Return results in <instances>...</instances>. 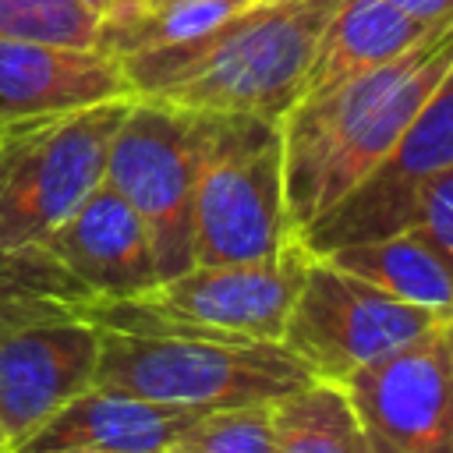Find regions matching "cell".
Masks as SVG:
<instances>
[{
	"label": "cell",
	"instance_id": "cell-1",
	"mask_svg": "<svg viewBox=\"0 0 453 453\" xmlns=\"http://www.w3.org/2000/svg\"><path fill=\"white\" fill-rule=\"evenodd\" d=\"M453 67V21L389 64L297 99L280 120L290 234L319 223L400 142Z\"/></svg>",
	"mask_w": 453,
	"mask_h": 453
},
{
	"label": "cell",
	"instance_id": "cell-2",
	"mask_svg": "<svg viewBox=\"0 0 453 453\" xmlns=\"http://www.w3.org/2000/svg\"><path fill=\"white\" fill-rule=\"evenodd\" d=\"M340 0L251 4L205 35L120 57L131 92L198 113L280 124L304 96L319 35Z\"/></svg>",
	"mask_w": 453,
	"mask_h": 453
},
{
	"label": "cell",
	"instance_id": "cell-3",
	"mask_svg": "<svg viewBox=\"0 0 453 453\" xmlns=\"http://www.w3.org/2000/svg\"><path fill=\"white\" fill-rule=\"evenodd\" d=\"M308 379L311 372L280 340H202L99 329L92 386L163 407L223 411L273 403Z\"/></svg>",
	"mask_w": 453,
	"mask_h": 453
},
{
	"label": "cell",
	"instance_id": "cell-4",
	"mask_svg": "<svg viewBox=\"0 0 453 453\" xmlns=\"http://www.w3.org/2000/svg\"><path fill=\"white\" fill-rule=\"evenodd\" d=\"M311 251L294 237L280 258L255 265H191L138 297H92L78 319L120 333L202 340H280Z\"/></svg>",
	"mask_w": 453,
	"mask_h": 453
},
{
	"label": "cell",
	"instance_id": "cell-5",
	"mask_svg": "<svg viewBox=\"0 0 453 453\" xmlns=\"http://www.w3.org/2000/svg\"><path fill=\"white\" fill-rule=\"evenodd\" d=\"M131 99L0 124V251L39 248L103 184Z\"/></svg>",
	"mask_w": 453,
	"mask_h": 453
},
{
	"label": "cell",
	"instance_id": "cell-6",
	"mask_svg": "<svg viewBox=\"0 0 453 453\" xmlns=\"http://www.w3.org/2000/svg\"><path fill=\"white\" fill-rule=\"evenodd\" d=\"M195 265L273 262L294 241L283 198L280 124L212 113L191 205Z\"/></svg>",
	"mask_w": 453,
	"mask_h": 453
},
{
	"label": "cell",
	"instance_id": "cell-7",
	"mask_svg": "<svg viewBox=\"0 0 453 453\" xmlns=\"http://www.w3.org/2000/svg\"><path fill=\"white\" fill-rule=\"evenodd\" d=\"M212 113L134 96L113 131L103 184L145 223L159 280L195 265V180L209 145Z\"/></svg>",
	"mask_w": 453,
	"mask_h": 453
},
{
	"label": "cell",
	"instance_id": "cell-8",
	"mask_svg": "<svg viewBox=\"0 0 453 453\" xmlns=\"http://www.w3.org/2000/svg\"><path fill=\"white\" fill-rule=\"evenodd\" d=\"M435 326H442L435 315L311 255L280 329V343L311 372V379L340 386L361 365H372Z\"/></svg>",
	"mask_w": 453,
	"mask_h": 453
},
{
	"label": "cell",
	"instance_id": "cell-9",
	"mask_svg": "<svg viewBox=\"0 0 453 453\" xmlns=\"http://www.w3.org/2000/svg\"><path fill=\"white\" fill-rule=\"evenodd\" d=\"M453 166V67L407 124L389 156L347 191L319 223H311L297 241L311 255H326L343 244L375 241L411 226L418 191Z\"/></svg>",
	"mask_w": 453,
	"mask_h": 453
},
{
	"label": "cell",
	"instance_id": "cell-10",
	"mask_svg": "<svg viewBox=\"0 0 453 453\" xmlns=\"http://www.w3.org/2000/svg\"><path fill=\"white\" fill-rule=\"evenodd\" d=\"M340 386L365 432L400 453H453V372L442 326L361 365Z\"/></svg>",
	"mask_w": 453,
	"mask_h": 453
},
{
	"label": "cell",
	"instance_id": "cell-11",
	"mask_svg": "<svg viewBox=\"0 0 453 453\" xmlns=\"http://www.w3.org/2000/svg\"><path fill=\"white\" fill-rule=\"evenodd\" d=\"M99 329L50 319L0 329V435L11 449L96 382Z\"/></svg>",
	"mask_w": 453,
	"mask_h": 453
},
{
	"label": "cell",
	"instance_id": "cell-12",
	"mask_svg": "<svg viewBox=\"0 0 453 453\" xmlns=\"http://www.w3.org/2000/svg\"><path fill=\"white\" fill-rule=\"evenodd\" d=\"M39 248L92 297H138L159 283L149 230L110 184H99Z\"/></svg>",
	"mask_w": 453,
	"mask_h": 453
},
{
	"label": "cell",
	"instance_id": "cell-13",
	"mask_svg": "<svg viewBox=\"0 0 453 453\" xmlns=\"http://www.w3.org/2000/svg\"><path fill=\"white\" fill-rule=\"evenodd\" d=\"M131 96L120 57L99 46L78 50L0 39V124Z\"/></svg>",
	"mask_w": 453,
	"mask_h": 453
},
{
	"label": "cell",
	"instance_id": "cell-14",
	"mask_svg": "<svg viewBox=\"0 0 453 453\" xmlns=\"http://www.w3.org/2000/svg\"><path fill=\"white\" fill-rule=\"evenodd\" d=\"M205 411L163 407L127 393L88 386L25 435L11 453L50 449H110V453H166L170 442Z\"/></svg>",
	"mask_w": 453,
	"mask_h": 453
},
{
	"label": "cell",
	"instance_id": "cell-15",
	"mask_svg": "<svg viewBox=\"0 0 453 453\" xmlns=\"http://www.w3.org/2000/svg\"><path fill=\"white\" fill-rule=\"evenodd\" d=\"M446 21L411 18L386 0H340V7L333 11V18L319 35V46L304 78V96L329 92L361 71L396 60L400 53L414 50L421 39H428Z\"/></svg>",
	"mask_w": 453,
	"mask_h": 453
},
{
	"label": "cell",
	"instance_id": "cell-16",
	"mask_svg": "<svg viewBox=\"0 0 453 453\" xmlns=\"http://www.w3.org/2000/svg\"><path fill=\"white\" fill-rule=\"evenodd\" d=\"M322 258L389 297L435 315L439 322L453 319V255L421 226L343 244Z\"/></svg>",
	"mask_w": 453,
	"mask_h": 453
},
{
	"label": "cell",
	"instance_id": "cell-17",
	"mask_svg": "<svg viewBox=\"0 0 453 453\" xmlns=\"http://www.w3.org/2000/svg\"><path fill=\"white\" fill-rule=\"evenodd\" d=\"M273 453H368V432L343 386L308 379L273 400Z\"/></svg>",
	"mask_w": 453,
	"mask_h": 453
},
{
	"label": "cell",
	"instance_id": "cell-18",
	"mask_svg": "<svg viewBox=\"0 0 453 453\" xmlns=\"http://www.w3.org/2000/svg\"><path fill=\"white\" fill-rule=\"evenodd\" d=\"M85 301H92V294L50 251H0V329L78 319Z\"/></svg>",
	"mask_w": 453,
	"mask_h": 453
},
{
	"label": "cell",
	"instance_id": "cell-19",
	"mask_svg": "<svg viewBox=\"0 0 453 453\" xmlns=\"http://www.w3.org/2000/svg\"><path fill=\"white\" fill-rule=\"evenodd\" d=\"M0 39L92 50L103 39V18L81 0H0Z\"/></svg>",
	"mask_w": 453,
	"mask_h": 453
},
{
	"label": "cell",
	"instance_id": "cell-20",
	"mask_svg": "<svg viewBox=\"0 0 453 453\" xmlns=\"http://www.w3.org/2000/svg\"><path fill=\"white\" fill-rule=\"evenodd\" d=\"M273 403L223 407L198 414L166 453H273Z\"/></svg>",
	"mask_w": 453,
	"mask_h": 453
},
{
	"label": "cell",
	"instance_id": "cell-21",
	"mask_svg": "<svg viewBox=\"0 0 453 453\" xmlns=\"http://www.w3.org/2000/svg\"><path fill=\"white\" fill-rule=\"evenodd\" d=\"M411 226L428 230L449 255H453V166L442 170L439 177H432L414 202L411 212Z\"/></svg>",
	"mask_w": 453,
	"mask_h": 453
},
{
	"label": "cell",
	"instance_id": "cell-22",
	"mask_svg": "<svg viewBox=\"0 0 453 453\" xmlns=\"http://www.w3.org/2000/svg\"><path fill=\"white\" fill-rule=\"evenodd\" d=\"M81 4L92 7L103 18V28H117V25L131 21L145 7V0H81Z\"/></svg>",
	"mask_w": 453,
	"mask_h": 453
},
{
	"label": "cell",
	"instance_id": "cell-23",
	"mask_svg": "<svg viewBox=\"0 0 453 453\" xmlns=\"http://www.w3.org/2000/svg\"><path fill=\"white\" fill-rule=\"evenodd\" d=\"M393 7H400L411 18L421 21H449L453 18V0H386Z\"/></svg>",
	"mask_w": 453,
	"mask_h": 453
},
{
	"label": "cell",
	"instance_id": "cell-24",
	"mask_svg": "<svg viewBox=\"0 0 453 453\" xmlns=\"http://www.w3.org/2000/svg\"><path fill=\"white\" fill-rule=\"evenodd\" d=\"M368 453H400V449H396V446H389V442H382L379 435H372V432H368Z\"/></svg>",
	"mask_w": 453,
	"mask_h": 453
},
{
	"label": "cell",
	"instance_id": "cell-25",
	"mask_svg": "<svg viewBox=\"0 0 453 453\" xmlns=\"http://www.w3.org/2000/svg\"><path fill=\"white\" fill-rule=\"evenodd\" d=\"M442 333H446V350H449V372H453V319L442 322Z\"/></svg>",
	"mask_w": 453,
	"mask_h": 453
},
{
	"label": "cell",
	"instance_id": "cell-26",
	"mask_svg": "<svg viewBox=\"0 0 453 453\" xmlns=\"http://www.w3.org/2000/svg\"><path fill=\"white\" fill-rule=\"evenodd\" d=\"M50 453H110V449H50Z\"/></svg>",
	"mask_w": 453,
	"mask_h": 453
},
{
	"label": "cell",
	"instance_id": "cell-27",
	"mask_svg": "<svg viewBox=\"0 0 453 453\" xmlns=\"http://www.w3.org/2000/svg\"><path fill=\"white\" fill-rule=\"evenodd\" d=\"M0 453H11V442H7L4 435H0Z\"/></svg>",
	"mask_w": 453,
	"mask_h": 453
},
{
	"label": "cell",
	"instance_id": "cell-28",
	"mask_svg": "<svg viewBox=\"0 0 453 453\" xmlns=\"http://www.w3.org/2000/svg\"><path fill=\"white\" fill-rule=\"evenodd\" d=\"M258 4H280V0H258Z\"/></svg>",
	"mask_w": 453,
	"mask_h": 453
}]
</instances>
